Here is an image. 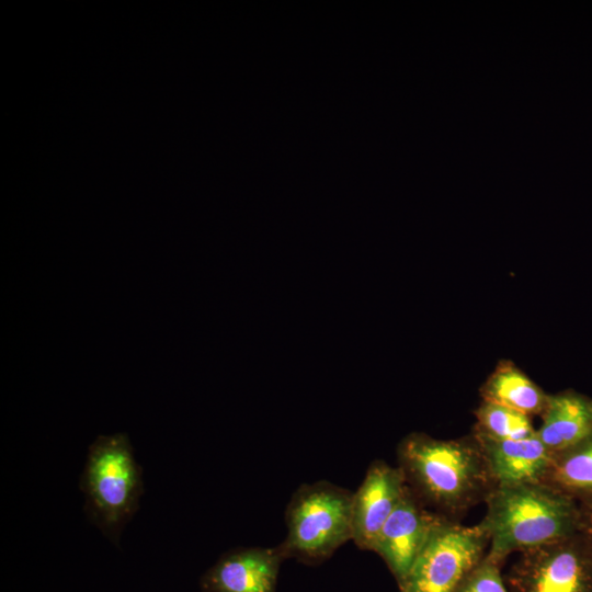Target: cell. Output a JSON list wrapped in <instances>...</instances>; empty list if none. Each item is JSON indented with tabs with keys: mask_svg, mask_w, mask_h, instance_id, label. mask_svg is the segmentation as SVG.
<instances>
[{
	"mask_svg": "<svg viewBox=\"0 0 592 592\" xmlns=\"http://www.w3.org/2000/svg\"><path fill=\"white\" fill-rule=\"evenodd\" d=\"M485 503L486 514L479 524L489 538L487 553L501 562L512 553L583 531L581 506L542 482L497 486Z\"/></svg>",
	"mask_w": 592,
	"mask_h": 592,
	"instance_id": "cell-2",
	"label": "cell"
},
{
	"mask_svg": "<svg viewBox=\"0 0 592 592\" xmlns=\"http://www.w3.org/2000/svg\"><path fill=\"white\" fill-rule=\"evenodd\" d=\"M407 486L433 512L458 521L485 502L496 487L485 454L474 435L439 440L410 433L397 446Z\"/></svg>",
	"mask_w": 592,
	"mask_h": 592,
	"instance_id": "cell-1",
	"label": "cell"
},
{
	"mask_svg": "<svg viewBox=\"0 0 592 592\" xmlns=\"http://www.w3.org/2000/svg\"><path fill=\"white\" fill-rule=\"evenodd\" d=\"M89 520L113 544L134 516L144 492L141 469L125 433L100 435L89 446L80 478Z\"/></svg>",
	"mask_w": 592,
	"mask_h": 592,
	"instance_id": "cell-3",
	"label": "cell"
},
{
	"mask_svg": "<svg viewBox=\"0 0 592 592\" xmlns=\"http://www.w3.org/2000/svg\"><path fill=\"white\" fill-rule=\"evenodd\" d=\"M482 401L501 405L524 414H542L548 396L510 363L499 365L480 389Z\"/></svg>",
	"mask_w": 592,
	"mask_h": 592,
	"instance_id": "cell-13",
	"label": "cell"
},
{
	"mask_svg": "<svg viewBox=\"0 0 592 592\" xmlns=\"http://www.w3.org/2000/svg\"><path fill=\"white\" fill-rule=\"evenodd\" d=\"M473 435L482 448L496 487L542 482L553 454L537 433L523 440Z\"/></svg>",
	"mask_w": 592,
	"mask_h": 592,
	"instance_id": "cell-10",
	"label": "cell"
},
{
	"mask_svg": "<svg viewBox=\"0 0 592 592\" xmlns=\"http://www.w3.org/2000/svg\"><path fill=\"white\" fill-rule=\"evenodd\" d=\"M475 433L497 440H523L536 434L531 417L511 408L482 401L475 410Z\"/></svg>",
	"mask_w": 592,
	"mask_h": 592,
	"instance_id": "cell-14",
	"label": "cell"
},
{
	"mask_svg": "<svg viewBox=\"0 0 592 592\" xmlns=\"http://www.w3.org/2000/svg\"><path fill=\"white\" fill-rule=\"evenodd\" d=\"M542 483L573 499L581 508L592 506V435L553 454Z\"/></svg>",
	"mask_w": 592,
	"mask_h": 592,
	"instance_id": "cell-12",
	"label": "cell"
},
{
	"mask_svg": "<svg viewBox=\"0 0 592 592\" xmlns=\"http://www.w3.org/2000/svg\"><path fill=\"white\" fill-rule=\"evenodd\" d=\"M352 491L330 481L301 483L286 505L283 557L310 566L330 558L352 540Z\"/></svg>",
	"mask_w": 592,
	"mask_h": 592,
	"instance_id": "cell-4",
	"label": "cell"
},
{
	"mask_svg": "<svg viewBox=\"0 0 592 592\" xmlns=\"http://www.w3.org/2000/svg\"><path fill=\"white\" fill-rule=\"evenodd\" d=\"M503 577L509 592H592V540L581 531L524 550Z\"/></svg>",
	"mask_w": 592,
	"mask_h": 592,
	"instance_id": "cell-6",
	"label": "cell"
},
{
	"mask_svg": "<svg viewBox=\"0 0 592 592\" xmlns=\"http://www.w3.org/2000/svg\"><path fill=\"white\" fill-rule=\"evenodd\" d=\"M283 560L277 546L231 549L201 577V592H276Z\"/></svg>",
	"mask_w": 592,
	"mask_h": 592,
	"instance_id": "cell-9",
	"label": "cell"
},
{
	"mask_svg": "<svg viewBox=\"0 0 592 592\" xmlns=\"http://www.w3.org/2000/svg\"><path fill=\"white\" fill-rule=\"evenodd\" d=\"M583 512V531L592 540V506L581 508Z\"/></svg>",
	"mask_w": 592,
	"mask_h": 592,
	"instance_id": "cell-16",
	"label": "cell"
},
{
	"mask_svg": "<svg viewBox=\"0 0 592 592\" xmlns=\"http://www.w3.org/2000/svg\"><path fill=\"white\" fill-rule=\"evenodd\" d=\"M444 520L446 517L426 508L406 486L373 548L387 565L398 585L405 580L433 531Z\"/></svg>",
	"mask_w": 592,
	"mask_h": 592,
	"instance_id": "cell-7",
	"label": "cell"
},
{
	"mask_svg": "<svg viewBox=\"0 0 592 592\" xmlns=\"http://www.w3.org/2000/svg\"><path fill=\"white\" fill-rule=\"evenodd\" d=\"M489 546L478 523L465 526L444 520L415 558L400 592H453L462 579L482 559Z\"/></svg>",
	"mask_w": 592,
	"mask_h": 592,
	"instance_id": "cell-5",
	"label": "cell"
},
{
	"mask_svg": "<svg viewBox=\"0 0 592 592\" xmlns=\"http://www.w3.org/2000/svg\"><path fill=\"white\" fill-rule=\"evenodd\" d=\"M406 479L398 466L385 460L372 462L352 502V540L363 550L373 551L384 524L399 503Z\"/></svg>",
	"mask_w": 592,
	"mask_h": 592,
	"instance_id": "cell-8",
	"label": "cell"
},
{
	"mask_svg": "<svg viewBox=\"0 0 592 592\" xmlns=\"http://www.w3.org/2000/svg\"><path fill=\"white\" fill-rule=\"evenodd\" d=\"M537 436L551 454L592 435V399L572 390L549 395Z\"/></svg>",
	"mask_w": 592,
	"mask_h": 592,
	"instance_id": "cell-11",
	"label": "cell"
},
{
	"mask_svg": "<svg viewBox=\"0 0 592 592\" xmlns=\"http://www.w3.org/2000/svg\"><path fill=\"white\" fill-rule=\"evenodd\" d=\"M503 565L486 553L453 592H509L502 576Z\"/></svg>",
	"mask_w": 592,
	"mask_h": 592,
	"instance_id": "cell-15",
	"label": "cell"
}]
</instances>
